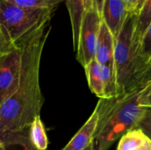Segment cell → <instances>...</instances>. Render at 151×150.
Returning <instances> with one entry per match:
<instances>
[{"label":"cell","mask_w":151,"mask_h":150,"mask_svg":"<svg viewBox=\"0 0 151 150\" xmlns=\"http://www.w3.org/2000/svg\"><path fill=\"white\" fill-rule=\"evenodd\" d=\"M50 29V25L19 46V81L15 92L0 106V133L27 129L35 118L40 116L44 102L40 87V65Z\"/></svg>","instance_id":"cell-1"},{"label":"cell","mask_w":151,"mask_h":150,"mask_svg":"<svg viewBox=\"0 0 151 150\" xmlns=\"http://www.w3.org/2000/svg\"><path fill=\"white\" fill-rule=\"evenodd\" d=\"M147 82L124 94L98 101L95 109L98 116L93 141L95 149L108 150L126 133L137 128L146 109L140 105V98Z\"/></svg>","instance_id":"cell-2"},{"label":"cell","mask_w":151,"mask_h":150,"mask_svg":"<svg viewBox=\"0 0 151 150\" xmlns=\"http://www.w3.org/2000/svg\"><path fill=\"white\" fill-rule=\"evenodd\" d=\"M135 14L129 13L115 38L114 62L118 95L128 92L151 80L150 67L143 63L133 46Z\"/></svg>","instance_id":"cell-3"},{"label":"cell","mask_w":151,"mask_h":150,"mask_svg":"<svg viewBox=\"0 0 151 150\" xmlns=\"http://www.w3.org/2000/svg\"><path fill=\"white\" fill-rule=\"evenodd\" d=\"M57 8H26L8 0H0V26L10 41L19 47L50 26Z\"/></svg>","instance_id":"cell-4"},{"label":"cell","mask_w":151,"mask_h":150,"mask_svg":"<svg viewBox=\"0 0 151 150\" xmlns=\"http://www.w3.org/2000/svg\"><path fill=\"white\" fill-rule=\"evenodd\" d=\"M101 22L102 18L95 8L91 7L85 11L75 50L76 59L83 68L96 57Z\"/></svg>","instance_id":"cell-5"},{"label":"cell","mask_w":151,"mask_h":150,"mask_svg":"<svg viewBox=\"0 0 151 150\" xmlns=\"http://www.w3.org/2000/svg\"><path fill=\"white\" fill-rule=\"evenodd\" d=\"M21 70L19 47L0 57V106L17 89Z\"/></svg>","instance_id":"cell-6"},{"label":"cell","mask_w":151,"mask_h":150,"mask_svg":"<svg viewBox=\"0 0 151 150\" xmlns=\"http://www.w3.org/2000/svg\"><path fill=\"white\" fill-rule=\"evenodd\" d=\"M128 14L126 5L121 0H104L102 20L105 23L114 38L119 34Z\"/></svg>","instance_id":"cell-7"},{"label":"cell","mask_w":151,"mask_h":150,"mask_svg":"<svg viewBox=\"0 0 151 150\" xmlns=\"http://www.w3.org/2000/svg\"><path fill=\"white\" fill-rule=\"evenodd\" d=\"M98 116L96 110L91 116L62 150H87L94 141Z\"/></svg>","instance_id":"cell-8"},{"label":"cell","mask_w":151,"mask_h":150,"mask_svg":"<svg viewBox=\"0 0 151 150\" xmlns=\"http://www.w3.org/2000/svg\"><path fill=\"white\" fill-rule=\"evenodd\" d=\"M65 3L66 4V8L68 10L70 17L73 33V50L75 51L78 45V39L82 18L85 11L88 9L93 7L92 0H65Z\"/></svg>","instance_id":"cell-9"},{"label":"cell","mask_w":151,"mask_h":150,"mask_svg":"<svg viewBox=\"0 0 151 150\" xmlns=\"http://www.w3.org/2000/svg\"><path fill=\"white\" fill-rule=\"evenodd\" d=\"M133 32V46L139 55V48L143 35L151 23V0H145L137 14ZM140 57V56H139Z\"/></svg>","instance_id":"cell-10"},{"label":"cell","mask_w":151,"mask_h":150,"mask_svg":"<svg viewBox=\"0 0 151 150\" xmlns=\"http://www.w3.org/2000/svg\"><path fill=\"white\" fill-rule=\"evenodd\" d=\"M0 139L5 150H36L29 140L28 128L21 131L2 133H0Z\"/></svg>","instance_id":"cell-11"},{"label":"cell","mask_w":151,"mask_h":150,"mask_svg":"<svg viewBox=\"0 0 151 150\" xmlns=\"http://www.w3.org/2000/svg\"><path fill=\"white\" fill-rule=\"evenodd\" d=\"M84 70L91 92L100 99L104 98V83L101 65L96 59H93L84 67Z\"/></svg>","instance_id":"cell-12"},{"label":"cell","mask_w":151,"mask_h":150,"mask_svg":"<svg viewBox=\"0 0 151 150\" xmlns=\"http://www.w3.org/2000/svg\"><path fill=\"white\" fill-rule=\"evenodd\" d=\"M150 140L141 129L134 128L126 133L119 140L117 150H138Z\"/></svg>","instance_id":"cell-13"},{"label":"cell","mask_w":151,"mask_h":150,"mask_svg":"<svg viewBox=\"0 0 151 150\" xmlns=\"http://www.w3.org/2000/svg\"><path fill=\"white\" fill-rule=\"evenodd\" d=\"M29 140L36 150H46L49 145V140L45 131L44 125L41 116H37L32 121L28 127Z\"/></svg>","instance_id":"cell-14"},{"label":"cell","mask_w":151,"mask_h":150,"mask_svg":"<svg viewBox=\"0 0 151 150\" xmlns=\"http://www.w3.org/2000/svg\"><path fill=\"white\" fill-rule=\"evenodd\" d=\"M9 2L26 8H58L59 4L65 0H8Z\"/></svg>","instance_id":"cell-15"},{"label":"cell","mask_w":151,"mask_h":150,"mask_svg":"<svg viewBox=\"0 0 151 150\" xmlns=\"http://www.w3.org/2000/svg\"><path fill=\"white\" fill-rule=\"evenodd\" d=\"M139 56L148 66L151 60V23L147 28L139 48Z\"/></svg>","instance_id":"cell-16"},{"label":"cell","mask_w":151,"mask_h":150,"mask_svg":"<svg viewBox=\"0 0 151 150\" xmlns=\"http://www.w3.org/2000/svg\"><path fill=\"white\" fill-rule=\"evenodd\" d=\"M137 128L141 129L151 140V108H146Z\"/></svg>","instance_id":"cell-17"},{"label":"cell","mask_w":151,"mask_h":150,"mask_svg":"<svg viewBox=\"0 0 151 150\" xmlns=\"http://www.w3.org/2000/svg\"><path fill=\"white\" fill-rule=\"evenodd\" d=\"M16 48H18V47H16L10 41V39L7 37L4 31L3 30V28L0 26V57L9 52L12 51Z\"/></svg>","instance_id":"cell-18"},{"label":"cell","mask_w":151,"mask_h":150,"mask_svg":"<svg viewBox=\"0 0 151 150\" xmlns=\"http://www.w3.org/2000/svg\"><path fill=\"white\" fill-rule=\"evenodd\" d=\"M140 105L144 108H151V80H150L141 95Z\"/></svg>","instance_id":"cell-19"},{"label":"cell","mask_w":151,"mask_h":150,"mask_svg":"<svg viewBox=\"0 0 151 150\" xmlns=\"http://www.w3.org/2000/svg\"><path fill=\"white\" fill-rule=\"evenodd\" d=\"M121 1L126 5L128 12L129 13H132V14H134L135 10H136V7H137L138 0H121Z\"/></svg>","instance_id":"cell-20"},{"label":"cell","mask_w":151,"mask_h":150,"mask_svg":"<svg viewBox=\"0 0 151 150\" xmlns=\"http://www.w3.org/2000/svg\"><path fill=\"white\" fill-rule=\"evenodd\" d=\"M104 3V0H92V6H93V8H95L97 11V12L99 13L101 18H102Z\"/></svg>","instance_id":"cell-21"},{"label":"cell","mask_w":151,"mask_h":150,"mask_svg":"<svg viewBox=\"0 0 151 150\" xmlns=\"http://www.w3.org/2000/svg\"><path fill=\"white\" fill-rule=\"evenodd\" d=\"M144 2H145V0H138V3H137V7H136V10H135V12H134V14H137V13L139 12V11L141 10V8H142V6L143 5Z\"/></svg>","instance_id":"cell-22"},{"label":"cell","mask_w":151,"mask_h":150,"mask_svg":"<svg viewBox=\"0 0 151 150\" xmlns=\"http://www.w3.org/2000/svg\"><path fill=\"white\" fill-rule=\"evenodd\" d=\"M138 150H151V140H149V141L142 148Z\"/></svg>","instance_id":"cell-23"},{"label":"cell","mask_w":151,"mask_h":150,"mask_svg":"<svg viewBox=\"0 0 151 150\" xmlns=\"http://www.w3.org/2000/svg\"><path fill=\"white\" fill-rule=\"evenodd\" d=\"M0 150H5L4 149V145H3V142H2V141H1V139H0Z\"/></svg>","instance_id":"cell-24"},{"label":"cell","mask_w":151,"mask_h":150,"mask_svg":"<svg viewBox=\"0 0 151 150\" xmlns=\"http://www.w3.org/2000/svg\"><path fill=\"white\" fill-rule=\"evenodd\" d=\"M87 150H96V149H95V148H94V145L92 144V145H91V146H90V147H89V148H88Z\"/></svg>","instance_id":"cell-25"},{"label":"cell","mask_w":151,"mask_h":150,"mask_svg":"<svg viewBox=\"0 0 151 150\" xmlns=\"http://www.w3.org/2000/svg\"><path fill=\"white\" fill-rule=\"evenodd\" d=\"M151 63V60H150V64ZM150 64H149V67H150Z\"/></svg>","instance_id":"cell-26"}]
</instances>
